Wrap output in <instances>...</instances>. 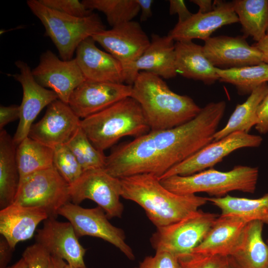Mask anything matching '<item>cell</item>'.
<instances>
[{"label": "cell", "instance_id": "obj_1", "mask_svg": "<svg viewBox=\"0 0 268 268\" xmlns=\"http://www.w3.org/2000/svg\"><path fill=\"white\" fill-rule=\"evenodd\" d=\"M226 107L224 101L210 102L185 124L150 131L121 144L107 156L105 170L119 179L140 174H153L159 179L213 141Z\"/></svg>", "mask_w": 268, "mask_h": 268}, {"label": "cell", "instance_id": "obj_2", "mask_svg": "<svg viewBox=\"0 0 268 268\" xmlns=\"http://www.w3.org/2000/svg\"><path fill=\"white\" fill-rule=\"evenodd\" d=\"M120 180L121 197L139 205L156 228L177 222L208 202L207 197L170 191L153 174H137Z\"/></svg>", "mask_w": 268, "mask_h": 268}, {"label": "cell", "instance_id": "obj_3", "mask_svg": "<svg viewBox=\"0 0 268 268\" xmlns=\"http://www.w3.org/2000/svg\"><path fill=\"white\" fill-rule=\"evenodd\" d=\"M131 97L139 103L150 131L181 126L201 109L191 97L172 91L161 77L145 71L137 75Z\"/></svg>", "mask_w": 268, "mask_h": 268}, {"label": "cell", "instance_id": "obj_4", "mask_svg": "<svg viewBox=\"0 0 268 268\" xmlns=\"http://www.w3.org/2000/svg\"><path fill=\"white\" fill-rule=\"evenodd\" d=\"M80 127L93 146L103 152L124 136L136 138L150 131L139 103L131 97L83 119Z\"/></svg>", "mask_w": 268, "mask_h": 268}, {"label": "cell", "instance_id": "obj_5", "mask_svg": "<svg viewBox=\"0 0 268 268\" xmlns=\"http://www.w3.org/2000/svg\"><path fill=\"white\" fill-rule=\"evenodd\" d=\"M258 176L257 167L236 165L226 172L209 168L191 175H174L160 181L165 188L178 195L204 192L220 198L234 191L253 194Z\"/></svg>", "mask_w": 268, "mask_h": 268}, {"label": "cell", "instance_id": "obj_6", "mask_svg": "<svg viewBox=\"0 0 268 268\" xmlns=\"http://www.w3.org/2000/svg\"><path fill=\"white\" fill-rule=\"evenodd\" d=\"M26 3L43 25L45 35L50 38L63 60L73 59V54L83 40L105 29L95 13L77 17L49 8L39 0H28Z\"/></svg>", "mask_w": 268, "mask_h": 268}, {"label": "cell", "instance_id": "obj_7", "mask_svg": "<svg viewBox=\"0 0 268 268\" xmlns=\"http://www.w3.org/2000/svg\"><path fill=\"white\" fill-rule=\"evenodd\" d=\"M70 201L69 185L53 167L20 179L13 203L40 208L49 218H56L59 209Z\"/></svg>", "mask_w": 268, "mask_h": 268}, {"label": "cell", "instance_id": "obj_8", "mask_svg": "<svg viewBox=\"0 0 268 268\" xmlns=\"http://www.w3.org/2000/svg\"><path fill=\"white\" fill-rule=\"evenodd\" d=\"M218 215L201 209L184 219L156 228L150 241L155 252H167L177 257L190 254L202 241Z\"/></svg>", "mask_w": 268, "mask_h": 268}, {"label": "cell", "instance_id": "obj_9", "mask_svg": "<svg viewBox=\"0 0 268 268\" xmlns=\"http://www.w3.org/2000/svg\"><path fill=\"white\" fill-rule=\"evenodd\" d=\"M69 193L70 201L74 204L78 205L86 199L95 202L109 219L122 216L124 205L120 201L121 180L109 174L104 168L83 172L76 181L69 185Z\"/></svg>", "mask_w": 268, "mask_h": 268}, {"label": "cell", "instance_id": "obj_10", "mask_svg": "<svg viewBox=\"0 0 268 268\" xmlns=\"http://www.w3.org/2000/svg\"><path fill=\"white\" fill-rule=\"evenodd\" d=\"M58 215L71 224L78 238L90 236L102 239L119 249L129 259L134 260L133 250L126 242L124 231L109 221L99 206L85 208L70 201L59 209Z\"/></svg>", "mask_w": 268, "mask_h": 268}, {"label": "cell", "instance_id": "obj_11", "mask_svg": "<svg viewBox=\"0 0 268 268\" xmlns=\"http://www.w3.org/2000/svg\"><path fill=\"white\" fill-rule=\"evenodd\" d=\"M263 141L260 135L236 132L213 141L169 169L159 179L174 175H191L211 168L233 151L244 147H257Z\"/></svg>", "mask_w": 268, "mask_h": 268}, {"label": "cell", "instance_id": "obj_12", "mask_svg": "<svg viewBox=\"0 0 268 268\" xmlns=\"http://www.w3.org/2000/svg\"><path fill=\"white\" fill-rule=\"evenodd\" d=\"M91 37L121 63L124 78L150 44L139 23L133 20L104 29Z\"/></svg>", "mask_w": 268, "mask_h": 268}, {"label": "cell", "instance_id": "obj_13", "mask_svg": "<svg viewBox=\"0 0 268 268\" xmlns=\"http://www.w3.org/2000/svg\"><path fill=\"white\" fill-rule=\"evenodd\" d=\"M32 73L40 85L51 89L67 104L74 90L86 80L75 58L61 60L49 50L41 54Z\"/></svg>", "mask_w": 268, "mask_h": 268}, {"label": "cell", "instance_id": "obj_14", "mask_svg": "<svg viewBox=\"0 0 268 268\" xmlns=\"http://www.w3.org/2000/svg\"><path fill=\"white\" fill-rule=\"evenodd\" d=\"M15 65L19 73L9 75L20 83L23 90L19 122L13 137L18 145L28 136L33 122L40 112L58 97L53 91L42 86L36 81L26 63L18 60Z\"/></svg>", "mask_w": 268, "mask_h": 268}, {"label": "cell", "instance_id": "obj_15", "mask_svg": "<svg viewBox=\"0 0 268 268\" xmlns=\"http://www.w3.org/2000/svg\"><path fill=\"white\" fill-rule=\"evenodd\" d=\"M80 122L68 104L58 99L47 106L42 118L32 125L28 136L54 149L73 137Z\"/></svg>", "mask_w": 268, "mask_h": 268}, {"label": "cell", "instance_id": "obj_16", "mask_svg": "<svg viewBox=\"0 0 268 268\" xmlns=\"http://www.w3.org/2000/svg\"><path fill=\"white\" fill-rule=\"evenodd\" d=\"M132 91V85L127 84L85 80L72 92L68 104L83 119L131 97Z\"/></svg>", "mask_w": 268, "mask_h": 268}, {"label": "cell", "instance_id": "obj_17", "mask_svg": "<svg viewBox=\"0 0 268 268\" xmlns=\"http://www.w3.org/2000/svg\"><path fill=\"white\" fill-rule=\"evenodd\" d=\"M35 239L50 256L60 258L71 266L86 268L84 261L86 249L79 242L69 222L48 218L43 227L37 230Z\"/></svg>", "mask_w": 268, "mask_h": 268}, {"label": "cell", "instance_id": "obj_18", "mask_svg": "<svg viewBox=\"0 0 268 268\" xmlns=\"http://www.w3.org/2000/svg\"><path fill=\"white\" fill-rule=\"evenodd\" d=\"M204 53L216 68L228 69L254 66L264 63L263 54L249 45L243 36L221 35L204 41Z\"/></svg>", "mask_w": 268, "mask_h": 268}, {"label": "cell", "instance_id": "obj_19", "mask_svg": "<svg viewBox=\"0 0 268 268\" xmlns=\"http://www.w3.org/2000/svg\"><path fill=\"white\" fill-rule=\"evenodd\" d=\"M212 11L202 13L198 11L186 21L177 23L168 36L176 41H189L199 39L204 41L221 27L239 22L232 2L215 0Z\"/></svg>", "mask_w": 268, "mask_h": 268}, {"label": "cell", "instance_id": "obj_20", "mask_svg": "<svg viewBox=\"0 0 268 268\" xmlns=\"http://www.w3.org/2000/svg\"><path fill=\"white\" fill-rule=\"evenodd\" d=\"M140 71L169 79L177 74L174 41L168 35H151L150 44L126 75L125 83L132 85Z\"/></svg>", "mask_w": 268, "mask_h": 268}, {"label": "cell", "instance_id": "obj_21", "mask_svg": "<svg viewBox=\"0 0 268 268\" xmlns=\"http://www.w3.org/2000/svg\"><path fill=\"white\" fill-rule=\"evenodd\" d=\"M91 37L77 48L75 59L86 80L117 83H125L121 63L109 53L99 49Z\"/></svg>", "mask_w": 268, "mask_h": 268}, {"label": "cell", "instance_id": "obj_22", "mask_svg": "<svg viewBox=\"0 0 268 268\" xmlns=\"http://www.w3.org/2000/svg\"><path fill=\"white\" fill-rule=\"evenodd\" d=\"M48 218L40 208L12 203L0 210V233L14 250L17 243L31 239L38 225Z\"/></svg>", "mask_w": 268, "mask_h": 268}, {"label": "cell", "instance_id": "obj_23", "mask_svg": "<svg viewBox=\"0 0 268 268\" xmlns=\"http://www.w3.org/2000/svg\"><path fill=\"white\" fill-rule=\"evenodd\" d=\"M247 223L236 215L221 214L204 239L192 253L230 256L238 245Z\"/></svg>", "mask_w": 268, "mask_h": 268}, {"label": "cell", "instance_id": "obj_24", "mask_svg": "<svg viewBox=\"0 0 268 268\" xmlns=\"http://www.w3.org/2000/svg\"><path fill=\"white\" fill-rule=\"evenodd\" d=\"M175 68L182 76L211 85L219 79L215 68L206 57L203 46L192 41H176Z\"/></svg>", "mask_w": 268, "mask_h": 268}, {"label": "cell", "instance_id": "obj_25", "mask_svg": "<svg viewBox=\"0 0 268 268\" xmlns=\"http://www.w3.org/2000/svg\"><path fill=\"white\" fill-rule=\"evenodd\" d=\"M264 224L259 221L247 223L230 256L240 268H266L268 266V244L263 238Z\"/></svg>", "mask_w": 268, "mask_h": 268}, {"label": "cell", "instance_id": "obj_26", "mask_svg": "<svg viewBox=\"0 0 268 268\" xmlns=\"http://www.w3.org/2000/svg\"><path fill=\"white\" fill-rule=\"evenodd\" d=\"M17 146L13 137L2 129L0 132V207L14 202L20 176L16 158Z\"/></svg>", "mask_w": 268, "mask_h": 268}, {"label": "cell", "instance_id": "obj_27", "mask_svg": "<svg viewBox=\"0 0 268 268\" xmlns=\"http://www.w3.org/2000/svg\"><path fill=\"white\" fill-rule=\"evenodd\" d=\"M268 94L267 82L254 89L244 103L237 105L225 126L215 133L213 141L236 132L248 133L256 124L258 108Z\"/></svg>", "mask_w": 268, "mask_h": 268}, {"label": "cell", "instance_id": "obj_28", "mask_svg": "<svg viewBox=\"0 0 268 268\" xmlns=\"http://www.w3.org/2000/svg\"><path fill=\"white\" fill-rule=\"evenodd\" d=\"M207 200L221 210V214L234 215L248 222L259 221L268 225V193L254 199L227 195L220 198H207Z\"/></svg>", "mask_w": 268, "mask_h": 268}, {"label": "cell", "instance_id": "obj_29", "mask_svg": "<svg viewBox=\"0 0 268 268\" xmlns=\"http://www.w3.org/2000/svg\"><path fill=\"white\" fill-rule=\"evenodd\" d=\"M243 36L258 42L266 35L268 27V0H234L231 1Z\"/></svg>", "mask_w": 268, "mask_h": 268}, {"label": "cell", "instance_id": "obj_30", "mask_svg": "<svg viewBox=\"0 0 268 268\" xmlns=\"http://www.w3.org/2000/svg\"><path fill=\"white\" fill-rule=\"evenodd\" d=\"M54 149L29 136L17 146L16 162L20 180L35 172L54 167Z\"/></svg>", "mask_w": 268, "mask_h": 268}, {"label": "cell", "instance_id": "obj_31", "mask_svg": "<svg viewBox=\"0 0 268 268\" xmlns=\"http://www.w3.org/2000/svg\"><path fill=\"white\" fill-rule=\"evenodd\" d=\"M221 82L230 83L239 94H250L260 85L268 82V64L259 65L228 69L215 68Z\"/></svg>", "mask_w": 268, "mask_h": 268}, {"label": "cell", "instance_id": "obj_32", "mask_svg": "<svg viewBox=\"0 0 268 268\" xmlns=\"http://www.w3.org/2000/svg\"><path fill=\"white\" fill-rule=\"evenodd\" d=\"M85 7L103 12L112 27L132 21L140 11L136 0H83Z\"/></svg>", "mask_w": 268, "mask_h": 268}, {"label": "cell", "instance_id": "obj_33", "mask_svg": "<svg viewBox=\"0 0 268 268\" xmlns=\"http://www.w3.org/2000/svg\"><path fill=\"white\" fill-rule=\"evenodd\" d=\"M66 144L76 157L83 172L105 168L107 156L103 151L93 146L81 127Z\"/></svg>", "mask_w": 268, "mask_h": 268}, {"label": "cell", "instance_id": "obj_34", "mask_svg": "<svg viewBox=\"0 0 268 268\" xmlns=\"http://www.w3.org/2000/svg\"><path fill=\"white\" fill-rule=\"evenodd\" d=\"M53 165L69 185L76 181L83 173L76 157L66 144L54 148Z\"/></svg>", "mask_w": 268, "mask_h": 268}, {"label": "cell", "instance_id": "obj_35", "mask_svg": "<svg viewBox=\"0 0 268 268\" xmlns=\"http://www.w3.org/2000/svg\"><path fill=\"white\" fill-rule=\"evenodd\" d=\"M228 257L191 253L178 257L180 268H224Z\"/></svg>", "mask_w": 268, "mask_h": 268}, {"label": "cell", "instance_id": "obj_36", "mask_svg": "<svg viewBox=\"0 0 268 268\" xmlns=\"http://www.w3.org/2000/svg\"><path fill=\"white\" fill-rule=\"evenodd\" d=\"M39 0L49 8L72 16L84 17L93 13L85 7L82 1L78 0Z\"/></svg>", "mask_w": 268, "mask_h": 268}, {"label": "cell", "instance_id": "obj_37", "mask_svg": "<svg viewBox=\"0 0 268 268\" xmlns=\"http://www.w3.org/2000/svg\"><path fill=\"white\" fill-rule=\"evenodd\" d=\"M135 268H180L178 257L167 252H156L144 258Z\"/></svg>", "mask_w": 268, "mask_h": 268}, {"label": "cell", "instance_id": "obj_38", "mask_svg": "<svg viewBox=\"0 0 268 268\" xmlns=\"http://www.w3.org/2000/svg\"><path fill=\"white\" fill-rule=\"evenodd\" d=\"M50 257V255L36 243L28 246L22 255L28 268H49Z\"/></svg>", "mask_w": 268, "mask_h": 268}, {"label": "cell", "instance_id": "obj_39", "mask_svg": "<svg viewBox=\"0 0 268 268\" xmlns=\"http://www.w3.org/2000/svg\"><path fill=\"white\" fill-rule=\"evenodd\" d=\"M256 130L261 134L268 133V94L259 105L257 112Z\"/></svg>", "mask_w": 268, "mask_h": 268}, {"label": "cell", "instance_id": "obj_40", "mask_svg": "<svg viewBox=\"0 0 268 268\" xmlns=\"http://www.w3.org/2000/svg\"><path fill=\"white\" fill-rule=\"evenodd\" d=\"M20 117V106L11 105L8 106H0V130L3 129L8 123L19 119Z\"/></svg>", "mask_w": 268, "mask_h": 268}, {"label": "cell", "instance_id": "obj_41", "mask_svg": "<svg viewBox=\"0 0 268 268\" xmlns=\"http://www.w3.org/2000/svg\"><path fill=\"white\" fill-rule=\"evenodd\" d=\"M169 13L170 15L178 14L179 19L177 23L186 21L193 15L183 0H170Z\"/></svg>", "mask_w": 268, "mask_h": 268}, {"label": "cell", "instance_id": "obj_42", "mask_svg": "<svg viewBox=\"0 0 268 268\" xmlns=\"http://www.w3.org/2000/svg\"><path fill=\"white\" fill-rule=\"evenodd\" d=\"M14 250L12 249L3 237L0 240V268L7 267Z\"/></svg>", "mask_w": 268, "mask_h": 268}, {"label": "cell", "instance_id": "obj_43", "mask_svg": "<svg viewBox=\"0 0 268 268\" xmlns=\"http://www.w3.org/2000/svg\"><path fill=\"white\" fill-rule=\"evenodd\" d=\"M136 1L141 11L140 21L144 22L147 20L152 15L151 6L154 1L153 0H136Z\"/></svg>", "mask_w": 268, "mask_h": 268}, {"label": "cell", "instance_id": "obj_44", "mask_svg": "<svg viewBox=\"0 0 268 268\" xmlns=\"http://www.w3.org/2000/svg\"><path fill=\"white\" fill-rule=\"evenodd\" d=\"M199 7L198 12L204 13L212 11L213 9V2L211 0H191Z\"/></svg>", "mask_w": 268, "mask_h": 268}, {"label": "cell", "instance_id": "obj_45", "mask_svg": "<svg viewBox=\"0 0 268 268\" xmlns=\"http://www.w3.org/2000/svg\"><path fill=\"white\" fill-rule=\"evenodd\" d=\"M263 55L264 63L268 64V36L267 35L254 45Z\"/></svg>", "mask_w": 268, "mask_h": 268}, {"label": "cell", "instance_id": "obj_46", "mask_svg": "<svg viewBox=\"0 0 268 268\" xmlns=\"http://www.w3.org/2000/svg\"><path fill=\"white\" fill-rule=\"evenodd\" d=\"M66 263L64 260L60 258L50 256L49 268H64Z\"/></svg>", "mask_w": 268, "mask_h": 268}, {"label": "cell", "instance_id": "obj_47", "mask_svg": "<svg viewBox=\"0 0 268 268\" xmlns=\"http://www.w3.org/2000/svg\"><path fill=\"white\" fill-rule=\"evenodd\" d=\"M4 268H28V265L24 259L22 257L15 264Z\"/></svg>", "mask_w": 268, "mask_h": 268}, {"label": "cell", "instance_id": "obj_48", "mask_svg": "<svg viewBox=\"0 0 268 268\" xmlns=\"http://www.w3.org/2000/svg\"><path fill=\"white\" fill-rule=\"evenodd\" d=\"M224 268H240L235 261L230 257H228L227 264Z\"/></svg>", "mask_w": 268, "mask_h": 268}, {"label": "cell", "instance_id": "obj_49", "mask_svg": "<svg viewBox=\"0 0 268 268\" xmlns=\"http://www.w3.org/2000/svg\"><path fill=\"white\" fill-rule=\"evenodd\" d=\"M64 268H81L71 266L70 265H69L66 263Z\"/></svg>", "mask_w": 268, "mask_h": 268}, {"label": "cell", "instance_id": "obj_50", "mask_svg": "<svg viewBox=\"0 0 268 268\" xmlns=\"http://www.w3.org/2000/svg\"><path fill=\"white\" fill-rule=\"evenodd\" d=\"M266 35L267 36H268V29H267V30Z\"/></svg>", "mask_w": 268, "mask_h": 268}, {"label": "cell", "instance_id": "obj_51", "mask_svg": "<svg viewBox=\"0 0 268 268\" xmlns=\"http://www.w3.org/2000/svg\"><path fill=\"white\" fill-rule=\"evenodd\" d=\"M267 244H268V239L267 241Z\"/></svg>", "mask_w": 268, "mask_h": 268}, {"label": "cell", "instance_id": "obj_52", "mask_svg": "<svg viewBox=\"0 0 268 268\" xmlns=\"http://www.w3.org/2000/svg\"><path fill=\"white\" fill-rule=\"evenodd\" d=\"M266 268H268V266H267V267Z\"/></svg>", "mask_w": 268, "mask_h": 268}]
</instances>
